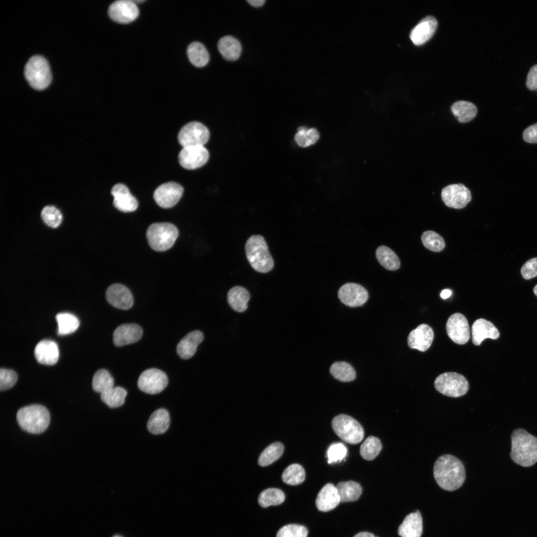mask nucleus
Wrapping results in <instances>:
<instances>
[{
	"instance_id": "1",
	"label": "nucleus",
	"mask_w": 537,
	"mask_h": 537,
	"mask_svg": "<svg viewBox=\"0 0 537 537\" xmlns=\"http://www.w3.org/2000/svg\"><path fill=\"white\" fill-rule=\"evenodd\" d=\"M433 474L439 486L449 491L459 488L466 477L465 468L461 461L448 454L437 458L434 465Z\"/></svg>"
},
{
	"instance_id": "2",
	"label": "nucleus",
	"mask_w": 537,
	"mask_h": 537,
	"mask_svg": "<svg viewBox=\"0 0 537 537\" xmlns=\"http://www.w3.org/2000/svg\"><path fill=\"white\" fill-rule=\"evenodd\" d=\"M510 456L516 463L530 467L537 461V438L523 429L515 430L511 435Z\"/></svg>"
},
{
	"instance_id": "3",
	"label": "nucleus",
	"mask_w": 537,
	"mask_h": 537,
	"mask_svg": "<svg viewBox=\"0 0 537 537\" xmlns=\"http://www.w3.org/2000/svg\"><path fill=\"white\" fill-rule=\"evenodd\" d=\"M247 258L252 267L257 271L267 273L274 266L273 260L270 254L264 238L260 235H252L245 244Z\"/></svg>"
},
{
	"instance_id": "4",
	"label": "nucleus",
	"mask_w": 537,
	"mask_h": 537,
	"mask_svg": "<svg viewBox=\"0 0 537 537\" xmlns=\"http://www.w3.org/2000/svg\"><path fill=\"white\" fill-rule=\"evenodd\" d=\"M50 414L44 406L33 404L24 406L17 412L16 420L20 427L31 434H40L47 428Z\"/></svg>"
},
{
	"instance_id": "5",
	"label": "nucleus",
	"mask_w": 537,
	"mask_h": 537,
	"mask_svg": "<svg viewBox=\"0 0 537 537\" xmlns=\"http://www.w3.org/2000/svg\"><path fill=\"white\" fill-rule=\"evenodd\" d=\"M179 235L178 228L168 222L155 223L149 226L146 232L148 244L154 250L164 252L170 249Z\"/></svg>"
},
{
	"instance_id": "6",
	"label": "nucleus",
	"mask_w": 537,
	"mask_h": 537,
	"mask_svg": "<svg viewBox=\"0 0 537 537\" xmlns=\"http://www.w3.org/2000/svg\"><path fill=\"white\" fill-rule=\"evenodd\" d=\"M24 73L29 85L36 90H43L51 82V74L49 64L41 56L31 57L25 66Z\"/></svg>"
},
{
	"instance_id": "7",
	"label": "nucleus",
	"mask_w": 537,
	"mask_h": 537,
	"mask_svg": "<svg viewBox=\"0 0 537 537\" xmlns=\"http://www.w3.org/2000/svg\"><path fill=\"white\" fill-rule=\"evenodd\" d=\"M336 434L343 441L350 444L360 443L364 437L361 425L354 418L345 414L335 417L331 423Z\"/></svg>"
},
{
	"instance_id": "8",
	"label": "nucleus",
	"mask_w": 537,
	"mask_h": 537,
	"mask_svg": "<svg viewBox=\"0 0 537 537\" xmlns=\"http://www.w3.org/2000/svg\"><path fill=\"white\" fill-rule=\"evenodd\" d=\"M436 389L441 394L451 397H458L465 395L469 388V384L461 374L448 372L439 375L435 380Z\"/></svg>"
},
{
	"instance_id": "9",
	"label": "nucleus",
	"mask_w": 537,
	"mask_h": 537,
	"mask_svg": "<svg viewBox=\"0 0 537 537\" xmlns=\"http://www.w3.org/2000/svg\"><path fill=\"white\" fill-rule=\"evenodd\" d=\"M441 199L446 206L455 209L465 208L472 200L470 190L462 183H453L444 187Z\"/></svg>"
},
{
	"instance_id": "10",
	"label": "nucleus",
	"mask_w": 537,
	"mask_h": 537,
	"mask_svg": "<svg viewBox=\"0 0 537 537\" xmlns=\"http://www.w3.org/2000/svg\"><path fill=\"white\" fill-rule=\"evenodd\" d=\"M210 133L208 128L197 121H192L184 125L179 131L178 141L182 147L203 146L208 141Z\"/></svg>"
},
{
	"instance_id": "11",
	"label": "nucleus",
	"mask_w": 537,
	"mask_h": 537,
	"mask_svg": "<svg viewBox=\"0 0 537 537\" xmlns=\"http://www.w3.org/2000/svg\"><path fill=\"white\" fill-rule=\"evenodd\" d=\"M168 379L166 373L155 368L144 370L139 377L138 388L145 393L150 394H158L167 386Z\"/></svg>"
},
{
	"instance_id": "12",
	"label": "nucleus",
	"mask_w": 537,
	"mask_h": 537,
	"mask_svg": "<svg viewBox=\"0 0 537 537\" xmlns=\"http://www.w3.org/2000/svg\"><path fill=\"white\" fill-rule=\"evenodd\" d=\"M209 154L203 146L183 147L179 154L180 166L187 170H194L204 165L208 161Z\"/></svg>"
},
{
	"instance_id": "13",
	"label": "nucleus",
	"mask_w": 537,
	"mask_h": 537,
	"mask_svg": "<svg viewBox=\"0 0 537 537\" xmlns=\"http://www.w3.org/2000/svg\"><path fill=\"white\" fill-rule=\"evenodd\" d=\"M183 187L179 184L170 181L162 184L155 190L153 197L160 207L169 208L175 206L181 198Z\"/></svg>"
},
{
	"instance_id": "14",
	"label": "nucleus",
	"mask_w": 537,
	"mask_h": 537,
	"mask_svg": "<svg viewBox=\"0 0 537 537\" xmlns=\"http://www.w3.org/2000/svg\"><path fill=\"white\" fill-rule=\"evenodd\" d=\"M446 330L449 338L457 344L463 345L470 338V328L467 320L459 313H455L448 318Z\"/></svg>"
},
{
	"instance_id": "15",
	"label": "nucleus",
	"mask_w": 537,
	"mask_h": 537,
	"mask_svg": "<svg viewBox=\"0 0 537 537\" xmlns=\"http://www.w3.org/2000/svg\"><path fill=\"white\" fill-rule=\"evenodd\" d=\"M108 13L113 21L120 23H128L138 16L139 10L134 1L120 0L111 4Z\"/></svg>"
},
{
	"instance_id": "16",
	"label": "nucleus",
	"mask_w": 537,
	"mask_h": 537,
	"mask_svg": "<svg viewBox=\"0 0 537 537\" xmlns=\"http://www.w3.org/2000/svg\"><path fill=\"white\" fill-rule=\"evenodd\" d=\"M368 293L362 285L349 282L343 285L338 290V297L345 305L352 307L362 305L368 298Z\"/></svg>"
},
{
	"instance_id": "17",
	"label": "nucleus",
	"mask_w": 537,
	"mask_h": 537,
	"mask_svg": "<svg viewBox=\"0 0 537 537\" xmlns=\"http://www.w3.org/2000/svg\"><path fill=\"white\" fill-rule=\"evenodd\" d=\"M107 301L113 307L122 310L130 308L133 304V297L130 290L121 284H113L106 291Z\"/></svg>"
},
{
	"instance_id": "18",
	"label": "nucleus",
	"mask_w": 537,
	"mask_h": 537,
	"mask_svg": "<svg viewBox=\"0 0 537 537\" xmlns=\"http://www.w3.org/2000/svg\"><path fill=\"white\" fill-rule=\"evenodd\" d=\"M111 193L113 196V205L119 211L130 212L137 208L138 201L131 194L125 185L122 183L116 184L112 187Z\"/></svg>"
},
{
	"instance_id": "19",
	"label": "nucleus",
	"mask_w": 537,
	"mask_h": 537,
	"mask_svg": "<svg viewBox=\"0 0 537 537\" xmlns=\"http://www.w3.org/2000/svg\"><path fill=\"white\" fill-rule=\"evenodd\" d=\"M437 26L438 21L434 16L424 17L411 31V41L417 46L424 44L432 37Z\"/></svg>"
},
{
	"instance_id": "20",
	"label": "nucleus",
	"mask_w": 537,
	"mask_h": 537,
	"mask_svg": "<svg viewBox=\"0 0 537 537\" xmlns=\"http://www.w3.org/2000/svg\"><path fill=\"white\" fill-rule=\"evenodd\" d=\"M434 337L433 330L430 326L425 324H421L409 334L408 345L411 349L425 352L431 346Z\"/></svg>"
},
{
	"instance_id": "21",
	"label": "nucleus",
	"mask_w": 537,
	"mask_h": 537,
	"mask_svg": "<svg viewBox=\"0 0 537 537\" xmlns=\"http://www.w3.org/2000/svg\"><path fill=\"white\" fill-rule=\"evenodd\" d=\"M141 327L134 323L124 324L118 326L113 333L114 344L122 347L138 342L142 337Z\"/></svg>"
},
{
	"instance_id": "22",
	"label": "nucleus",
	"mask_w": 537,
	"mask_h": 537,
	"mask_svg": "<svg viewBox=\"0 0 537 537\" xmlns=\"http://www.w3.org/2000/svg\"><path fill=\"white\" fill-rule=\"evenodd\" d=\"M34 356L37 361L41 364L54 365L57 363L59 357L58 345L52 340H42L35 348Z\"/></svg>"
},
{
	"instance_id": "23",
	"label": "nucleus",
	"mask_w": 537,
	"mask_h": 537,
	"mask_svg": "<svg viewBox=\"0 0 537 537\" xmlns=\"http://www.w3.org/2000/svg\"><path fill=\"white\" fill-rule=\"evenodd\" d=\"M340 502L336 487L332 483H328L319 492L315 504L318 510L328 512L335 508Z\"/></svg>"
},
{
	"instance_id": "24",
	"label": "nucleus",
	"mask_w": 537,
	"mask_h": 537,
	"mask_svg": "<svg viewBox=\"0 0 537 537\" xmlns=\"http://www.w3.org/2000/svg\"><path fill=\"white\" fill-rule=\"evenodd\" d=\"M471 331L472 343L476 346L480 345L486 338L496 340L500 335L497 328L491 322L483 318L478 319L473 323Z\"/></svg>"
},
{
	"instance_id": "25",
	"label": "nucleus",
	"mask_w": 537,
	"mask_h": 537,
	"mask_svg": "<svg viewBox=\"0 0 537 537\" xmlns=\"http://www.w3.org/2000/svg\"><path fill=\"white\" fill-rule=\"evenodd\" d=\"M203 338V333L198 330L188 333L177 345L176 351L178 356L183 359L191 358L196 352L197 346L202 342Z\"/></svg>"
},
{
	"instance_id": "26",
	"label": "nucleus",
	"mask_w": 537,
	"mask_h": 537,
	"mask_svg": "<svg viewBox=\"0 0 537 537\" xmlns=\"http://www.w3.org/2000/svg\"><path fill=\"white\" fill-rule=\"evenodd\" d=\"M422 532V518L419 510L408 515L398 529L401 537H421Z\"/></svg>"
},
{
	"instance_id": "27",
	"label": "nucleus",
	"mask_w": 537,
	"mask_h": 537,
	"mask_svg": "<svg viewBox=\"0 0 537 537\" xmlns=\"http://www.w3.org/2000/svg\"><path fill=\"white\" fill-rule=\"evenodd\" d=\"M450 111L460 124H466L472 121L478 114V108L473 102L467 100H457L454 102L450 107Z\"/></svg>"
},
{
	"instance_id": "28",
	"label": "nucleus",
	"mask_w": 537,
	"mask_h": 537,
	"mask_svg": "<svg viewBox=\"0 0 537 537\" xmlns=\"http://www.w3.org/2000/svg\"><path fill=\"white\" fill-rule=\"evenodd\" d=\"M217 47L222 57L229 61L237 60L242 52V46L240 42L230 35L225 36L220 38L218 42Z\"/></svg>"
},
{
	"instance_id": "29",
	"label": "nucleus",
	"mask_w": 537,
	"mask_h": 537,
	"mask_svg": "<svg viewBox=\"0 0 537 537\" xmlns=\"http://www.w3.org/2000/svg\"><path fill=\"white\" fill-rule=\"evenodd\" d=\"M170 424L169 412L166 409L161 408L155 411L151 414L148 421L147 427L152 434L158 435L166 432Z\"/></svg>"
},
{
	"instance_id": "30",
	"label": "nucleus",
	"mask_w": 537,
	"mask_h": 537,
	"mask_svg": "<svg viewBox=\"0 0 537 537\" xmlns=\"http://www.w3.org/2000/svg\"><path fill=\"white\" fill-rule=\"evenodd\" d=\"M250 298L249 292L240 286L233 287L227 293V301L229 305L238 312H243L247 309V303Z\"/></svg>"
},
{
	"instance_id": "31",
	"label": "nucleus",
	"mask_w": 537,
	"mask_h": 537,
	"mask_svg": "<svg viewBox=\"0 0 537 537\" xmlns=\"http://www.w3.org/2000/svg\"><path fill=\"white\" fill-rule=\"evenodd\" d=\"M341 502H348L357 500L362 493V488L354 481L340 482L336 486Z\"/></svg>"
},
{
	"instance_id": "32",
	"label": "nucleus",
	"mask_w": 537,
	"mask_h": 537,
	"mask_svg": "<svg viewBox=\"0 0 537 537\" xmlns=\"http://www.w3.org/2000/svg\"><path fill=\"white\" fill-rule=\"evenodd\" d=\"M190 62L197 67L205 66L209 61V55L205 46L199 42L190 43L187 49Z\"/></svg>"
},
{
	"instance_id": "33",
	"label": "nucleus",
	"mask_w": 537,
	"mask_h": 537,
	"mask_svg": "<svg viewBox=\"0 0 537 537\" xmlns=\"http://www.w3.org/2000/svg\"><path fill=\"white\" fill-rule=\"evenodd\" d=\"M375 255L379 264L386 269L395 270L399 268L400 260L389 248L385 246L378 247L376 250Z\"/></svg>"
},
{
	"instance_id": "34",
	"label": "nucleus",
	"mask_w": 537,
	"mask_h": 537,
	"mask_svg": "<svg viewBox=\"0 0 537 537\" xmlns=\"http://www.w3.org/2000/svg\"><path fill=\"white\" fill-rule=\"evenodd\" d=\"M56 319L58 323V335L64 336L75 332L80 325L78 318L74 315L63 312L57 314Z\"/></svg>"
},
{
	"instance_id": "35",
	"label": "nucleus",
	"mask_w": 537,
	"mask_h": 537,
	"mask_svg": "<svg viewBox=\"0 0 537 537\" xmlns=\"http://www.w3.org/2000/svg\"><path fill=\"white\" fill-rule=\"evenodd\" d=\"M330 372L335 378L342 382L353 381L356 377V372L354 367L345 361L333 363L330 367Z\"/></svg>"
},
{
	"instance_id": "36",
	"label": "nucleus",
	"mask_w": 537,
	"mask_h": 537,
	"mask_svg": "<svg viewBox=\"0 0 537 537\" xmlns=\"http://www.w3.org/2000/svg\"><path fill=\"white\" fill-rule=\"evenodd\" d=\"M126 395L127 391L125 389L117 386L101 393L100 398L108 407L114 408L124 404Z\"/></svg>"
},
{
	"instance_id": "37",
	"label": "nucleus",
	"mask_w": 537,
	"mask_h": 537,
	"mask_svg": "<svg viewBox=\"0 0 537 537\" xmlns=\"http://www.w3.org/2000/svg\"><path fill=\"white\" fill-rule=\"evenodd\" d=\"M114 379L106 369H100L94 374L92 386L93 389L100 394L114 387Z\"/></svg>"
},
{
	"instance_id": "38",
	"label": "nucleus",
	"mask_w": 537,
	"mask_h": 537,
	"mask_svg": "<svg viewBox=\"0 0 537 537\" xmlns=\"http://www.w3.org/2000/svg\"><path fill=\"white\" fill-rule=\"evenodd\" d=\"M285 499L283 492L277 488H270L263 491L258 497V503L264 508L281 504Z\"/></svg>"
},
{
	"instance_id": "39",
	"label": "nucleus",
	"mask_w": 537,
	"mask_h": 537,
	"mask_svg": "<svg viewBox=\"0 0 537 537\" xmlns=\"http://www.w3.org/2000/svg\"><path fill=\"white\" fill-rule=\"evenodd\" d=\"M281 478L286 484L297 485L302 483L305 478V471L303 467L297 463H293L287 466L282 472Z\"/></svg>"
},
{
	"instance_id": "40",
	"label": "nucleus",
	"mask_w": 537,
	"mask_h": 537,
	"mask_svg": "<svg viewBox=\"0 0 537 537\" xmlns=\"http://www.w3.org/2000/svg\"><path fill=\"white\" fill-rule=\"evenodd\" d=\"M283 449V445L281 443L275 442L270 444L260 455L258 463L262 466L271 464L282 455Z\"/></svg>"
},
{
	"instance_id": "41",
	"label": "nucleus",
	"mask_w": 537,
	"mask_h": 537,
	"mask_svg": "<svg viewBox=\"0 0 537 537\" xmlns=\"http://www.w3.org/2000/svg\"><path fill=\"white\" fill-rule=\"evenodd\" d=\"M381 449L380 440L371 436L368 437L360 446L359 453L364 459L371 460L378 455Z\"/></svg>"
},
{
	"instance_id": "42",
	"label": "nucleus",
	"mask_w": 537,
	"mask_h": 537,
	"mask_svg": "<svg viewBox=\"0 0 537 537\" xmlns=\"http://www.w3.org/2000/svg\"><path fill=\"white\" fill-rule=\"evenodd\" d=\"M423 245L430 251L439 252L445 247L443 238L435 231L428 230L424 232L421 236Z\"/></svg>"
},
{
	"instance_id": "43",
	"label": "nucleus",
	"mask_w": 537,
	"mask_h": 537,
	"mask_svg": "<svg viewBox=\"0 0 537 537\" xmlns=\"http://www.w3.org/2000/svg\"><path fill=\"white\" fill-rule=\"evenodd\" d=\"M295 134L294 139L297 144L302 147H307L315 143L319 138V134L316 129H307L305 127H300Z\"/></svg>"
},
{
	"instance_id": "44",
	"label": "nucleus",
	"mask_w": 537,
	"mask_h": 537,
	"mask_svg": "<svg viewBox=\"0 0 537 537\" xmlns=\"http://www.w3.org/2000/svg\"><path fill=\"white\" fill-rule=\"evenodd\" d=\"M41 217L47 226L53 228H57L63 220V216L60 210L52 205H47L43 208Z\"/></svg>"
},
{
	"instance_id": "45",
	"label": "nucleus",
	"mask_w": 537,
	"mask_h": 537,
	"mask_svg": "<svg viewBox=\"0 0 537 537\" xmlns=\"http://www.w3.org/2000/svg\"><path fill=\"white\" fill-rule=\"evenodd\" d=\"M307 528L300 525L289 524L282 527L278 531L276 537H307Z\"/></svg>"
},
{
	"instance_id": "46",
	"label": "nucleus",
	"mask_w": 537,
	"mask_h": 537,
	"mask_svg": "<svg viewBox=\"0 0 537 537\" xmlns=\"http://www.w3.org/2000/svg\"><path fill=\"white\" fill-rule=\"evenodd\" d=\"M17 376L11 369L1 368L0 369V390L1 391L8 390L16 383Z\"/></svg>"
},
{
	"instance_id": "47",
	"label": "nucleus",
	"mask_w": 537,
	"mask_h": 537,
	"mask_svg": "<svg viewBox=\"0 0 537 537\" xmlns=\"http://www.w3.org/2000/svg\"><path fill=\"white\" fill-rule=\"evenodd\" d=\"M347 449L342 443L332 445L327 450L328 463L342 460L346 455Z\"/></svg>"
},
{
	"instance_id": "48",
	"label": "nucleus",
	"mask_w": 537,
	"mask_h": 537,
	"mask_svg": "<svg viewBox=\"0 0 537 537\" xmlns=\"http://www.w3.org/2000/svg\"><path fill=\"white\" fill-rule=\"evenodd\" d=\"M521 273L524 278L530 279L537 276V258H532L522 266Z\"/></svg>"
},
{
	"instance_id": "49",
	"label": "nucleus",
	"mask_w": 537,
	"mask_h": 537,
	"mask_svg": "<svg viewBox=\"0 0 537 537\" xmlns=\"http://www.w3.org/2000/svg\"><path fill=\"white\" fill-rule=\"evenodd\" d=\"M525 141L530 143H537V123L527 128L523 133Z\"/></svg>"
},
{
	"instance_id": "50",
	"label": "nucleus",
	"mask_w": 537,
	"mask_h": 537,
	"mask_svg": "<svg viewBox=\"0 0 537 537\" xmlns=\"http://www.w3.org/2000/svg\"><path fill=\"white\" fill-rule=\"evenodd\" d=\"M526 86L530 90H537V65H534L530 70L527 76Z\"/></svg>"
},
{
	"instance_id": "51",
	"label": "nucleus",
	"mask_w": 537,
	"mask_h": 537,
	"mask_svg": "<svg viewBox=\"0 0 537 537\" xmlns=\"http://www.w3.org/2000/svg\"><path fill=\"white\" fill-rule=\"evenodd\" d=\"M247 1L253 6L259 7L263 5L266 2L265 0H248Z\"/></svg>"
},
{
	"instance_id": "52",
	"label": "nucleus",
	"mask_w": 537,
	"mask_h": 537,
	"mask_svg": "<svg viewBox=\"0 0 537 537\" xmlns=\"http://www.w3.org/2000/svg\"><path fill=\"white\" fill-rule=\"evenodd\" d=\"M452 294V291L449 289H446L443 290L440 294L441 297L443 299H447Z\"/></svg>"
},
{
	"instance_id": "53",
	"label": "nucleus",
	"mask_w": 537,
	"mask_h": 537,
	"mask_svg": "<svg viewBox=\"0 0 537 537\" xmlns=\"http://www.w3.org/2000/svg\"><path fill=\"white\" fill-rule=\"evenodd\" d=\"M354 537H375L372 533L362 532L356 534Z\"/></svg>"
},
{
	"instance_id": "54",
	"label": "nucleus",
	"mask_w": 537,
	"mask_h": 537,
	"mask_svg": "<svg viewBox=\"0 0 537 537\" xmlns=\"http://www.w3.org/2000/svg\"><path fill=\"white\" fill-rule=\"evenodd\" d=\"M534 294L537 296V284L534 288Z\"/></svg>"
},
{
	"instance_id": "55",
	"label": "nucleus",
	"mask_w": 537,
	"mask_h": 537,
	"mask_svg": "<svg viewBox=\"0 0 537 537\" xmlns=\"http://www.w3.org/2000/svg\"><path fill=\"white\" fill-rule=\"evenodd\" d=\"M113 537H122L120 536H118V535H115V536H113Z\"/></svg>"
}]
</instances>
